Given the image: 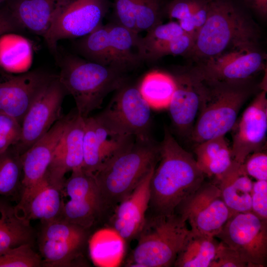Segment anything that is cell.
I'll use <instances>...</instances> for the list:
<instances>
[{"label": "cell", "mask_w": 267, "mask_h": 267, "mask_svg": "<svg viewBox=\"0 0 267 267\" xmlns=\"http://www.w3.org/2000/svg\"><path fill=\"white\" fill-rule=\"evenodd\" d=\"M215 237L235 250L249 267L266 266L267 221L251 211L232 215Z\"/></svg>", "instance_id": "10"}, {"label": "cell", "mask_w": 267, "mask_h": 267, "mask_svg": "<svg viewBox=\"0 0 267 267\" xmlns=\"http://www.w3.org/2000/svg\"><path fill=\"white\" fill-rule=\"evenodd\" d=\"M159 146V164L150 183L149 208L154 215H170L200 187L205 175L193 156L166 128Z\"/></svg>", "instance_id": "1"}, {"label": "cell", "mask_w": 267, "mask_h": 267, "mask_svg": "<svg viewBox=\"0 0 267 267\" xmlns=\"http://www.w3.org/2000/svg\"><path fill=\"white\" fill-rule=\"evenodd\" d=\"M222 197L231 215L251 211L253 182L243 170L242 164L232 160L228 169L214 178Z\"/></svg>", "instance_id": "22"}, {"label": "cell", "mask_w": 267, "mask_h": 267, "mask_svg": "<svg viewBox=\"0 0 267 267\" xmlns=\"http://www.w3.org/2000/svg\"><path fill=\"white\" fill-rule=\"evenodd\" d=\"M185 32L178 22L161 23L147 32L141 38L143 60H155L159 51L174 39Z\"/></svg>", "instance_id": "33"}, {"label": "cell", "mask_w": 267, "mask_h": 267, "mask_svg": "<svg viewBox=\"0 0 267 267\" xmlns=\"http://www.w3.org/2000/svg\"><path fill=\"white\" fill-rule=\"evenodd\" d=\"M243 170L249 176L257 180H267V155L262 151L249 155L242 164Z\"/></svg>", "instance_id": "38"}, {"label": "cell", "mask_w": 267, "mask_h": 267, "mask_svg": "<svg viewBox=\"0 0 267 267\" xmlns=\"http://www.w3.org/2000/svg\"><path fill=\"white\" fill-rule=\"evenodd\" d=\"M59 80L74 99L76 111L86 118L100 107L105 97L126 83L125 72L68 54L58 60Z\"/></svg>", "instance_id": "3"}, {"label": "cell", "mask_w": 267, "mask_h": 267, "mask_svg": "<svg viewBox=\"0 0 267 267\" xmlns=\"http://www.w3.org/2000/svg\"><path fill=\"white\" fill-rule=\"evenodd\" d=\"M139 91L151 109L168 108L176 89L174 76L154 70L146 74L139 86Z\"/></svg>", "instance_id": "28"}, {"label": "cell", "mask_w": 267, "mask_h": 267, "mask_svg": "<svg viewBox=\"0 0 267 267\" xmlns=\"http://www.w3.org/2000/svg\"><path fill=\"white\" fill-rule=\"evenodd\" d=\"M194 42V38L184 33L174 39L165 45L156 54L155 59L168 55H179L188 53Z\"/></svg>", "instance_id": "41"}, {"label": "cell", "mask_w": 267, "mask_h": 267, "mask_svg": "<svg viewBox=\"0 0 267 267\" xmlns=\"http://www.w3.org/2000/svg\"><path fill=\"white\" fill-rule=\"evenodd\" d=\"M21 136V123L13 117L0 112V154L16 145Z\"/></svg>", "instance_id": "37"}, {"label": "cell", "mask_w": 267, "mask_h": 267, "mask_svg": "<svg viewBox=\"0 0 267 267\" xmlns=\"http://www.w3.org/2000/svg\"><path fill=\"white\" fill-rule=\"evenodd\" d=\"M85 128L84 118L77 111L70 114L46 173L52 182L64 187L65 174L83 167Z\"/></svg>", "instance_id": "17"}, {"label": "cell", "mask_w": 267, "mask_h": 267, "mask_svg": "<svg viewBox=\"0 0 267 267\" xmlns=\"http://www.w3.org/2000/svg\"><path fill=\"white\" fill-rule=\"evenodd\" d=\"M159 144L135 138L127 149L93 175L104 210L117 205L135 187L159 158Z\"/></svg>", "instance_id": "4"}, {"label": "cell", "mask_w": 267, "mask_h": 267, "mask_svg": "<svg viewBox=\"0 0 267 267\" xmlns=\"http://www.w3.org/2000/svg\"><path fill=\"white\" fill-rule=\"evenodd\" d=\"M264 60L263 55L254 47L235 49L203 59L190 73L198 79L208 82L247 81L263 69Z\"/></svg>", "instance_id": "13"}, {"label": "cell", "mask_w": 267, "mask_h": 267, "mask_svg": "<svg viewBox=\"0 0 267 267\" xmlns=\"http://www.w3.org/2000/svg\"><path fill=\"white\" fill-rule=\"evenodd\" d=\"M61 0H6V6L23 27L32 33L45 35Z\"/></svg>", "instance_id": "23"}, {"label": "cell", "mask_w": 267, "mask_h": 267, "mask_svg": "<svg viewBox=\"0 0 267 267\" xmlns=\"http://www.w3.org/2000/svg\"><path fill=\"white\" fill-rule=\"evenodd\" d=\"M176 89L168 107L173 127L181 136L191 135L200 105V82L190 73L174 76Z\"/></svg>", "instance_id": "20"}, {"label": "cell", "mask_w": 267, "mask_h": 267, "mask_svg": "<svg viewBox=\"0 0 267 267\" xmlns=\"http://www.w3.org/2000/svg\"></svg>", "instance_id": "45"}, {"label": "cell", "mask_w": 267, "mask_h": 267, "mask_svg": "<svg viewBox=\"0 0 267 267\" xmlns=\"http://www.w3.org/2000/svg\"><path fill=\"white\" fill-rule=\"evenodd\" d=\"M162 12L159 0H136L135 26L137 33L147 32L161 23Z\"/></svg>", "instance_id": "35"}, {"label": "cell", "mask_w": 267, "mask_h": 267, "mask_svg": "<svg viewBox=\"0 0 267 267\" xmlns=\"http://www.w3.org/2000/svg\"><path fill=\"white\" fill-rule=\"evenodd\" d=\"M63 187L50 181L46 176L15 205L18 213L29 221L39 220L42 224L60 219L64 201Z\"/></svg>", "instance_id": "21"}, {"label": "cell", "mask_w": 267, "mask_h": 267, "mask_svg": "<svg viewBox=\"0 0 267 267\" xmlns=\"http://www.w3.org/2000/svg\"><path fill=\"white\" fill-rule=\"evenodd\" d=\"M251 212L261 219L267 221V180L253 182Z\"/></svg>", "instance_id": "40"}, {"label": "cell", "mask_w": 267, "mask_h": 267, "mask_svg": "<svg viewBox=\"0 0 267 267\" xmlns=\"http://www.w3.org/2000/svg\"><path fill=\"white\" fill-rule=\"evenodd\" d=\"M67 93L58 75L41 92L25 115L21 122V138L13 146L20 155L61 118L62 103Z\"/></svg>", "instance_id": "11"}, {"label": "cell", "mask_w": 267, "mask_h": 267, "mask_svg": "<svg viewBox=\"0 0 267 267\" xmlns=\"http://www.w3.org/2000/svg\"><path fill=\"white\" fill-rule=\"evenodd\" d=\"M55 76L34 70L0 82V112L13 117L21 124L30 106Z\"/></svg>", "instance_id": "16"}, {"label": "cell", "mask_w": 267, "mask_h": 267, "mask_svg": "<svg viewBox=\"0 0 267 267\" xmlns=\"http://www.w3.org/2000/svg\"><path fill=\"white\" fill-rule=\"evenodd\" d=\"M5 1H6V0H0V4Z\"/></svg>", "instance_id": "44"}, {"label": "cell", "mask_w": 267, "mask_h": 267, "mask_svg": "<svg viewBox=\"0 0 267 267\" xmlns=\"http://www.w3.org/2000/svg\"><path fill=\"white\" fill-rule=\"evenodd\" d=\"M34 245L25 244L0 252V267H39L42 259Z\"/></svg>", "instance_id": "34"}, {"label": "cell", "mask_w": 267, "mask_h": 267, "mask_svg": "<svg viewBox=\"0 0 267 267\" xmlns=\"http://www.w3.org/2000/svg\"><path fill=\"white\" fill-rule=\"evenodd\" d=\"M25 30L11 14L6 5L0 10V37Z\"/></svg>", "instance_id": "42"}, {"label": "cell", "mask_w": 267, "mask_h": 267, "mask_svg": "<svg viewBox=\"0 0 267 267\" xmlns=\"http://www.w3.org/2000/svg\"><path fill=\"white\" fill-rule=\"evenodd\" d=\"M255 36L253 27L232 2L209 0L206 20L189 53L203 60L235 49L253 48Z\"/></svg>", "instance_id": "2"}, {"label": "cell", "mask_w": 267, "mask_h": 267, "mask_svg": "<svg viewBox=\"0 0 267 267\" xmlns=\"http://www.w3.org/2000/svg\"><path fill=\"white\" fill-rule=\"evenodd\" d=\"M104 210L99 195L70 199L64 202L61 219L89 229Z\"/></svg>", "instance_id": "31"}, {"label": "cell", "mask_w": 267, "mask_h": 267, "mask_svg": "<svg viewBox=\"0 0 267 267\" xmlns=\"http://www.w3.org/2000/svg\"><path fill=\"white\" fill-rule=\"evenodd\" d=\"M199 0H173L166 6V11L171 19L177 20L185 33L191 30L190 21Z\"/></svg>", "instance_id": "36"}, {"label": "cell", "mask_w": 267, "mask_h": 267, "mask_svg": "<svg viewBox=\"0 0 267 267\" xmlns=\"http://www.w3.org/2000/svg\"><path fill=\"white\" fill-rule=\"evenodd\" d=\"M111 5L110 0H61L44 37L50 50L57 57L60 40L80 38L92 32L102 24Z\"/></svg>", "instance_id": "7"}, {"label": "cell", "mask_w": 267, "mask_h": 267, "mask_svg": "<svg viewBox=\"0 0 267 267\" xmlns=\"http://www.w3.org/2000/svg\"><path fill=\"white\" fill-rule=\"evenodd\" d=\"M185 221L175 213L152 214L146 218L137 235V243L128 261V267L174 266L178 254L189 232Z\"/></svg>", "instance_id": "6"}, {"label": "cell", "mask_w": 267, "mask_h": 267, "mask_svg": "<svg viewBox=\"0 0 267 267\" xmlns=\"http://www.w3.org/2000/svg\"><path fill=\"white\" fill-rule=\"evenodd\" d=\"M78 52L85 59L111 66V56L107 24H102L75 43Z\"/></svg>", "instance_id": "32"}, {"label": "cell", "mask_w": 267, "mask_h": 267, "mask_svg": "<svg viewBox=\"0 0 267 267\" xmlns=\"http://www.w3.org/2000/svg\"><path fill=\"white\" fill-rule=\"evenodd\" d=\"M176 213L188 222L190 229L214 237L232 215L217 185L205 182L178 208Z\"/></svg>", "instance_id": "12"}, {"label": "cell", "mask_w": 267, "mask_h": 267, "mask_svg": "<svg viewBox=\"0 0 267 267\" xmlns=\"http://www.w3.org/2000/svg\"><path fill=\"white\" fill-rule=\"evenodd\" d=\"M197 164L204 175L217 177L231 165L230 148L224 136L210 139L197 144L194 149Z\"/></svg>", "instance_id": "27"}, {"label": "cell", "mask_w": 267, "mask_h": 267, "mask_svg": "<svg viewBox=\"0 0 267 267\" xmlns=\"http://www.w3.org/2000/svg\"><path fill=\"white\" fill-rule=\"evenodd\" d=\"M210 267H249V266L235 250L221 241Z\"/></svg>", "instance_id": "39"}, {"label": "cell", "mask_w": 267, "mask_h": 267, "mask_svg": "<svg viewBox=\"0 0 267 267\" xmlns=\"http://www.w3.org/2000/svg\"><path fill=\"white\" fill-rule=\"evenodd\" d=\"M111 66L122 71L136 67L143 60L141 37L116 22L107 24Z\"/></svg>", "instance_id": "24"}, {"label": "cell", "mask_w": 267, "mask_h": 267, "mask_svg": "<svg viewBox=\"0 0 267 267\" xmlns=\"http://www.w3.org/2000/svg\"><path fill=\"white\" fill-rule=\"evenodd\" d=\"M247 81L225 83L200 80V108L190 135L194 142L198 144L224 136L233 128L241 108L252 94Z\"/></svg>", "instance_id": "5"}, {"label": "cell", "mask_w": 267, "mask_h": 267, "mask_svg": "<svg viewBox=\"0 0 267 267\" xmlns=\"http://www.w3.org/2000/svg\"><path fill=\"white\" fill-rule=\"evenodd\" d=\"M107 106L95 117L111 130L136 138H150L151 108L138 86L125 83Z\"/></svg>", "instance_id": "9"}, {"label": "cell", "mask_w": 267, "mask_h": 267, "mask_svg": "<svg viewBox=\"0 0 267 267\" xmlns=\"http://www.w3.org/2000/svg\"><path fill=\"white\" fill-rule=\"evenodd\" d=\"M69 117L70 114L61 118L45 134L21 155L23 174L20 198L28 193L45 177Z\"/></svg>", "instance_id": "18"}, {"label": "cell", "mask_w": 267, "mask_h": 267, "mask_svg": "<svg viewBox=\"0 0 267 267\" xmlns=\"http://www.w3.org/2000/svg\"><path fill=\"white\" fill-rule=\"evenodd\" d=\"M21 155L13 146L0 154V197L19 200L22 190Z\"/></svg>", "instance_id": "30"}, {"label": "cell", "mask_w": 267, "mask_h": 267, "mask_svg": "<svg viewBox=\"0 0 267 267\" xmlns=\"http://www.w3.org/2000/svg\"><path fill=\"white\" fill-rule=\"evenodd\" d=\"M31 59V46L26 39L12 33L0 37V67L9 72H23Z\"/></svg>", "instance_id": "29"}, {"label": "cell", "mask_w": 267, "mask_h": 267, "mask_svg": "<svg viewBox=\"0 0 267 267\" xmlns=\"http://www.w3.org/2000/svg\"><path fill=\"white\" fill-rule=\"evenodd\" d=\"M10 201L0 197V252L22 244L34 245L36 237L30 222Z\"/></svg>", "instance_id": "25"}, {"label": "cell", "mask_w": 267, "mask_h": 267, "mask_svg": "<svg viewBox=\"0 0 267 267\" xmlns=\"http://www.w3.org/2000/svg\"><path fill=\"white\" fill-rule=\"evenodd\" d=\"M156 166L143 177L133 190L116 207L112 226L123 239L136 237L146 220L150 198V183Z\"/></svg>", "instance_id": "19"}, {"label": "cell", "mask_w": 267, "mask_h": 267, "mask_svg": "<svg viewBox=\"0 0 267 267\" xmlns=\"http://www.w3.org/2000/svg\"><path fill=\"white\" fill-rule=\"evenodd\" d=\"M267 133L266 91L259 93L243 111L232 136V160L243 164L251 154L262 151Z\"/></svg>", "instance_id": "15"}, {"label": "cell", "mask_w": 267, "mask_h": 267, "mask_svg": "<svg viewBox=\"0 0 267 267\" xmlns=\"http://www.w3.org/2000/svg\"><path fill=\"white\" fill-rule=\"evenodd\" d=\"M85 122L82 168L89 173L94 174L135 140L111 130L95 116L85 118Z\"/></svg>", "instance_id": "14"}, {"label": "cell", "mask_w": 267, "mask_h": 267, "mask_svg": "<svg viewBox=\"0 0 267 267\" xmlns=\"http://www.w3.org/2000/svg\"><path fill=\"white\" fill-rule=\"evenodd\" d=\"M220 242L215 237L189 229L179 251L175 267H210Z\"/></svg>", "instance_id": "26"}, {"label": "cell", "mask_w": 267, "mask_h": 267, "mask_svg": "<svg viewBox=\"0 0 267 267\" xmlns=\"http://www.w3.org/2000/svg\"><path fill=\"white\" fill-rule=\"evenodd\" d=\"M38 234L42 267L77 265L89 239V230L62 219L42 224Z\"/></svg>", "instance_id": "8"}, {"label": "cell", "mask_w": 267, "mask_h": 267, "mask_svg": "<svg viewBox=\"0 0 267 267\" xmlns=\"http://www.w3.org/2000/svg\"><path fill=\"white\" fill-rule=\"evenodd\" d=\"M254 8L261 15L265 16L267 13V0H249Z\"/></svg>", "instance_id": "43"}]
</instances>
